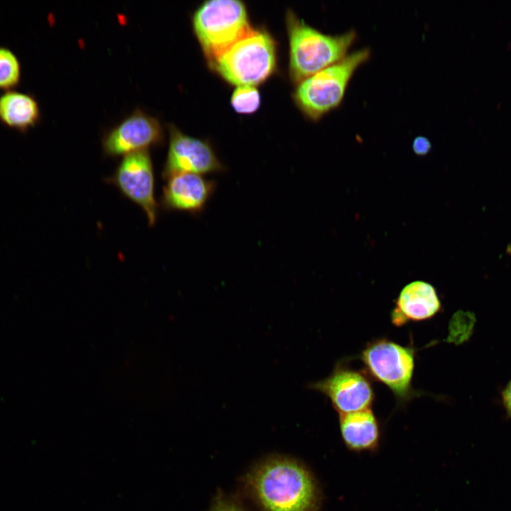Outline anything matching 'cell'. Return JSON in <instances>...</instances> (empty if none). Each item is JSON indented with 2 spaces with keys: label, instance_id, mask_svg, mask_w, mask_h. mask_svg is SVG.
<instances>
[{
  "label": "cell",
  "instance_id": "obj_1",
  "mask_svg": "<svg viewBox=\"0 0 511 511\" xmlns=\"http://www.w3.org/2000/svg\"><path fill=\"white\" fill-rule=\"evenodd\" d=\"M264 511H318L320 493L311 473L298 463L285 458L258 466L248 480Z\"/></svg>",
  "mask_w": 511,
  "mask_h": 511
},
{
  "label": "cell",
  "instance_id": "obj_2",
  "mask_svg": "<svg viewBox=\"0 0 511 511\" xmlns=\"http://www.w3.org/2000/svg\"><path fill=\"white\" fill-rule=\"evenodd\" d=\"M286 24L290 76L296 83L342 60L356 38L353 30L338 35L322 33L291 10L287 12Z\"/></svg>",
  "mask_w": 511,
  "mask_h": 511
},
{
  "label": "cell",
  "instance_id": "obj_3",
  "mask_svg": "<svg viewBox=\"0 0 511 511\" xmlns=\"http://www.w3.org/2000/svg\"><path fill=\"white\" fill-rule=\"evenodd\" d=\"M276 63L275 40L265 30L251 27L209 65L237 87L264 82L273 73Z\"/></svg>",
  "mask_w": 511,
  "mask_h": 511
},
{
  "label": "cell",
  "instance_id": "obj_4",
  "mask_svg": "<svg viewBox=\"0 0 511 511\" xmlns=\"http://www.w3.org/2000/svg\"><path fill=\"white\" fill-rule=\"evenodd\" d=\"M192 28L210 64L251 28L246 7L238 0H209L192 15Z\"/></svg>",
  "mask_w": 511,
  "mask_h": 511
},
{
  "label": "cell",
  "instance_id": "obj_5",
  "mask_svg": "<svg viewBox=\"0 0 511 511\" xmlns=\"http://www.w3.org/2000/svg\"><path fill=\"white\" fill-rule=\"evenodd\" d=\"M370 54L368 48L356 51L298 82L293 94L297 105L313 120L337 107L354 72Z\"/></svg>",
  "mask_w": 511,
  "mask_h": 511
},
{
  "label": "cell",
  "instance_id": "obj_6",
  "mask_svg": "<svg viewBox=\"0 0 511 511\" xmlns=\"http://www.w3.org/2000/svg\"><path fill=\"white\" fill-rule=\"evenodd\" d=\"M359 358L368 375L388 387L399 404L407 403L415 396L412 384L415 366L414 347L380 337L368 341Z\"/></svg>",
  "mask_w": 511,
  "mask_h": 511
},
{
  "label": "cell",
  "instance_id": "obj_7",
  "mask_svg": "<svg viewBox=\"0 0 511 511\" xmlns=\"http://www.w3.org/2000/svg\"><path fill=\"white\" fill-rule=\"evenodd\" d=\"M104 181L140 207L149 226H155L158 204L155 197L154 168L148 150L124 155L114 173Z\"/></svg>",
  "mask_w": 511,
  "mask_h": 511
},
{
  "label": "cell",
  "instance_id": "obj_8",
  "mask_svg": "<svg viewBox=\"0 0 511 511\" xmlns=\"http://www.w3.org/2000/svg\"><path fill=\"white\" fill-rule=\"evenodd\" d=\"M327 397L339 414L371 408L375 392L368 373L336 363L326 378L308 385Z\"/></svg>",
  "mask_w": 511,
  "mask_h": 511
},
{
  "label": "cell",
  "instance_id": "obj_9",
  "mask_svg": "<svg viewBox=\"0 0 511 511\" xmlns=\"http://www.w3.org/2000/svg\"><path fill=\"white\" fill-rule=\"evenodd\" d=\"M168 131V150L161 173L164 180L179 173L203 175L226 170L208 141L187 135L172 123Z\"/></svg>",
  "mask_w": 511,
  "mask_h": 511
},
{
  "label": "cell",
  "instance_id": "obj_10",
  "mask_svg": "<svg viewBox=\"0 0 511 511\" xmlns=\"http://www.w3.org/2000/svg\"><path fill=\"white\" fill-rule=\"evenodd\" d=\"M164 130L160 120L136 109L102 138V149L107 157L116 158L161 145Z\"/></svg>",
  "mask_w": 511,
  "mask_h": 511
},
{
  "label": "cell",
  "instance_id": "obj_11",
  "mask_svg": "<svg viewBox=\"0 0 511 511\" xmlns=\"http://www.w3.org/2000/svg\"><path fill=\"white\" fill-rule=\"evenodd\" d=\"M166 181L160 199V207L165 211L199 215L216 189L214 180L194 173H179Z\"/></svg>",
  "mask_w": 511,
  "mask_h": 511
},
{
  "label": "cell",
  "instance_id": "obj_12",
  "mask_svg": "<svg viewBox=\"0 0 511 511\" xmlns=\"http://www.w3.org/2000/svg\"><path fill=\"white\" fill-rule=\"evenodd\" d=\"M441 303L434 287L429 282L416 280L400 291L391 312L392 323L401 326L410 322L432 319L441 310Z\"/></svg>",
  "mask_w": 511,
  "mask_h": 511
},
{
  "label": "cell",
  "instance_id": "obj_13",
  "mask_svg": "<svg viewBox=\"0 0 511 511\" xmlns=\"http://www.w3.org/2000/svg\"><path fill=\"white\" fill-rule=\"evenodd\" d=\"M339 415L341 438L347 449L361 452L378 448L380 425L371 408Z\"/></svg>",
  "mask_w": 511,
  "mask_h": 511
},
{
  "label": "cell",
  "instance_id": "obj_14",
  "mask_svg": "<svg viewBox=\"0 0 511 511\" xmlns=\"http://www.w3.org/2000/svg\"><path fill=\"white\" fill-rule=\"evenodd\" d=\"M40 120V106L33 94L13 89L0 95V123L4 126L25 134Z\"/></svg>",
  "mask_w": 511,
  "mask_h": 511
},
{
  "label": "cell",
  "instance_id": "obj_15",
  "mask_svg": "<svg viewBox=\"0 0 511 511\" xmlns=\"http://www.w3.org/2000/svg\"><path fill=\"white\" fill-rule=\"evenodd\" d=\"M21 78L22 67L18 56L10 48L0 45V91L15 89Z\"/></svg>",
  "mask_w": 511,
  "mask_h": 511
},
{
  "label": "cell",
  "instance_id": "obj_16",
  "mask_svg": "<svg viewBox=\"0 0 511 511\" xmlns=\"http://www.w3.org/2000/svg\"><path fill=\"white\" fill-rule=\"evenodd\" d=\"M231 104L238 114H253L260 106V95L256 86H237L232 94Z\"/></svg>",
  "mask_w": 511,
  "mask_h": 511
},
{
  "label": "cell",
  "instance_id": "obj_17",
  "mask_svg": "<svg viewBox=\"0 0 511 511\" xmlns=\"http://www.w3.org/2000/svg\"><path fill=\"white\" fill-rule=\"evenodd\" d=\"M412 146L415 154L424 155L430 151L432 144L427 137L417 136L414 139Z\"/></svg>",
  "mask_w": 511,
  "mask_h": 511
},
{
  "label": "cell",
  "instance_id": "obj_18",
  "mask_svg": "<svg viewBox=\"0 0 511 511\" xmlns=\"http://www.w3.org/2000/svg\"><path fill=\"white\" fill-rule=\"evenodd\" d=\"M211 511H243L242 509H241L239 507L236 505L235 504L226 501V500H219L216 502V504L213 507Z\"/></svg>",
  "mask_w": 511,
  "mask_h": 511
},
{
  "label": "cell",
  "instance_id": "obj_19",
  "mask_svg": "<svg viewBox=\"0 0 511 511\" xmlns=\"http://www.w3.org/2000/svg\"><path fill=\"white\" fill-rule=\"evenodd\" d=\"M503 402L508 414L511 416V381L502 394Z\"/></svg>",
  "mask_w": 511,
  "mask_h": 511
}]
</instances>
